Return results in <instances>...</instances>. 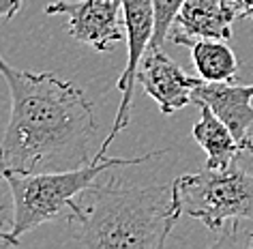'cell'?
Wrapping results in <instances>:
<instances>
[{
    "label": "cell",
    "mask_w": 253,
    "mask_h": 249,
    "mask_svg": "<svg viewBox=\"0 0 253 249\" xmlns=\"http://www.w3.org/2000/svg\"><path fill=\"white\" fill-rule=\"evenodd\" d=\"M125 9V28H126V67L118 78V91L123 95L114 118L112 131L105 136L101 142L97 155L92 157V161H101L107 157V149L114 140L118 138V133L126 129L131 120V101H133V84L137 80V69L144 58V54L150 48V39L155 33V11H153V0H123Z\"/></svg>",
    "instance_id": "obj_5"
},
{
    "label": "cell",
    "mask_w": 253,
    "mask_h": 249,
    "mask_svg": "<svg viewBox=\"0 0 253 249\" xmlns=\"http://www.w3.org/2000/svg\"><path fill=\"white\" fill-rule=\"evenodd\" d=\"M193 140L206 152V168H227L234 163L243 150V146L223 120L211 107L200 105V120L193 125Z\"/></svg>",
    "instance_id": "obj_10"
},
{
    "label": "cell",
    "mask_w": 253,
    "mask_h": 249,
    "mask_svg": "<svg viewBox=\"0 0 253 249\" xmlns=\"http://www.w3.org/2000/svg\"><path fill=\"white\" fill-rule=\"evenodd\" d=\"M178 219L172 185L142 187L116 176H99L78 196L67 217L71 243L80 247L140 249L163 247Z\"/></svg>",
    "instance_id": "obj_2"
},
{
    "label": "cell",
    "mask_w": 253,
    "mask_h": 249,
    "mask_svg": "<svg viewBox=\"0 0 253 249\" xmlns=\"http://www.w3.org/2000/svg\"><path fill=\"white\" fill-rule=\"evenodd\" d=\"M45 13L65 15L67 33L97 52L112 50L126 35L123 0H54Z\"/></svg>",
    "instance_id": "obj_6"
},
{
    "label": "cell",
    "mask_w": 253,
    "mask_h": 249,
    "mask_svg": "<svg viewBox=\"0 0 253 249\" xmlns=\"http://www.w3.org/2000/svg\"><path fill=\"white\" fill-rule=\"evenodd\" d=\"M193 103L208 105L223 123L230 127L234 138L243 146L251 120H253V84L234 82H206L202 80L193 88Z\"/></svg>",
    "instance_id": "obj_9"
},
{
    "label": "cell",
    "mask_w": 253,
    "mask_h": 249,
    "mask_svg": "<svg viewBox=\"0 0 253 249\" xmlns=\"http://www.w3.org/2000/svg\"><path fill=\"white\" fill-rule=\"evenodd\" d=\"M238 17H249L253 20V0H232Z\"/></svg>",
    "instance_id": "obj_15"
},
{
    "label": "cell",
    "mask_w": 253,
    "mask_h": 249,
    "mask_svg": "<svg viewBox=\"0 0 253 249\" xmlns=\"http://www.w3.org/2000/svg\"><path fill=\"white\" fill-rule=\"evenodd\" d=\"M187 0H153V11H155V33L150 39V48L148 50H159L163 48L169 28L174 24V17L178 15V11L182 9Z\"/></svg>",
    "instance_id": "obj_12"
},
{
    "label": "cell",
    "mask_w": 253,
    "mask_h": 249,
    "mask_svg": "<svg viewBox=\"0 0 253 249\" xmlns=\"http://www.w3.org/2000/svg\"><path fill=\"white\" fill-rule=\"evenodd\" d=\"M166 150H155L142 157H105L101 161H90L88 165L62 172H35V174H4L0 181L7 185L11 202H13V223H11V239L15 245L22 234L43 226L47 221H56L60 217H69L73 202L82 191L99 181L101 174L112 168L123 165H140L155 157H163Z\"/></svg>",
    "instance_id": "obj_3"
},
{
    "label": "cell",
    "mask_w": 253,
    "mask_h": 249,
    "mask_svg": "<svg viewBox=\"0 0 253 249\" xmlns=\"http://www.w3.org/2000/svg\"><path fill=\"white\" fill-rule=\"evenodd\" d=\"M243 150H247V152H251L253 155V120H251L249 129H247L245 140H243Z\"/></svg>",
    "instance_id": "obj_16"
},
{
    "label": "cell",
    "mask_w": 253,
    "mask_h": 249,
    "mask_svg": "<svg viewBox=\"0 0 253 249\" xmlns=\"http://www.w3.org/2000/svg\"><path fill=\"white\" fill-rule=\"evenodd\" d=\"M238 17L232 0H187L174 17L168 39L189 46L198 39H232V26Z\"/></svg>",
    "instance_id": "obj_8"
},
{
    "label": "cell",
    "mask_w": 253,
    "mask_h": 249,
    "mask_svg": "<svg viewBox=\"0 0 253 249\" xmlns=\"http://www.w3.org/2000/svg\"><path fill=\"white\" fill-rule=\"evenodd\" d=\"M172 189L180 217L202 221L211 232H221L227 221L240 226L243 219H253V174L240 168L238 159L221 170L182 174Z\"/></svg>",
    "instance_id": "obj_4"
},
{
    "label": "cell",
    "mask_w": 253,
    "mask_h": 249,
    "mask_svg": "<svg viewBox=\"0 0 253 249\" xmlns=\"http://www.w3.org/2000/svg\"><path fill=\"white\" fill-rule=\"evenodd\" d=\"M11 223H13V202L9 204L4 200V191L0 189V247L15 245V241L9 234Z\"/></svg>",
    "instance_id": "obj_13"
},
{
    "label": "cell",
    "mask_w": 253,
    "mask_h": 249,
    "mask_svg": "<svg viewBox=\"0 0 253 249\" xmlns=\"http://www.w3.org/2000/svg\"><path fill=\"white\" fill-rule=\"evenodd\" d=\"M24 0H0V17L2 20H13L20 13Z\"/></svg>",
    "instance_id": "obj_14"
},
{
    "label": "cell",
    "mask_w": 253,
    "mask_h": 249,
    "mask_svg": "<svg viewBox=\"0 0 253 249\" xmlns=\"http://www.w3.org/2000/svg\"><path fill=\"white\" fill-rule=\"evenodd\" d=\"M11 116L0 140V176L62 172L88 165L97 133L94 105L71 80L17 69L0 56Z\"/></svg>",
    "instance_id": "obj_1"
},
{
    "label": "cell",
    "mask_w": 253,
    "mask_h": 249,
    "mask_svg": "<svg viewBox=\"0 0 253 249\" xmlns=\"http://www.w3.org/2000/svg\"><path fill=\"white\" fill-rule=\"evenodd\" d=\"M137 82L150 99L157 101L161 114H169L182 110L193 103V88L200 84L202 78H193L182 71L169 56L159 50H148L137 69Z\"/></svg>",
    "instance_id": "obj_7"
},
{
    "label": "cell",
    "mask_w": 253,
    "mask_h": 249,
    "mask_svg": "<svg viewBox=\"0 0 253 249\" xmlns=\"http://www.w3.org/2000/svg\"><path fill=\"white\" fill-rule=\"evenodd\" d=\"M198 75L206 82H234L238 75V58L227 41L198 39L187 46Z\"/></svg>",
    "instance_id": "obj_11"
}]
</instances>
